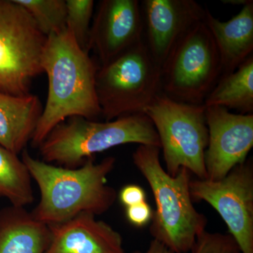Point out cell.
<instances>
[{"label": "cell", "instance_id": "obj_18", "mask_svg": "<svg viewBox=\"0 0 253 253\" xmlns=\"http://www.w3.org/2000/svg\"><path fill=\"white\" fill-rule=\"evenodd\" d=\"M31 176L18 155L0 145V197L13 206L23 207L34 201Z\"/></svg>", "mask_w": 253, "mask_h": 253}, {"label": "cell", "instance_id": "obj_15", "mask_svg": "<svg viewBox=\"0 0 253 253\" xmlns=\"http://www.w3.org/2000/svg\"><path fill=\"white\" fill-rule=\"evenodd\" d=\"M39 97L0 93V145L18 155L26 149L42 113Z\"/></svg>", "mask_w": 253, "mask_h": 253}, {"label": "cell", "instance_id": "obj_21", "mask_svg": "<svg viewBox=\"0 0 253 253\" xmlns=\"http://www.w3.org/2000/svg\"><path fill=\"white\" fill-rule=\"evenodd\" d=\"M191 253H242L230 234L204 231L197 238Z\"/></svg>", "mask_w": 253, "mask_h": 253}, {"label": "cell", "instance_id": "obj_19", "mask_svg": "<svg viewBox=\"0 0 253 253\" xmlns=\"http://www.w3.org/2000/svg\"><path fill=\"white\" fill-rule=\"evenodd\" d=\"M46 37L66 28V0H16Z\"/></svg>", "mask_w": 253, "mask_h": 253}, {"label": "cell", "instance_id": "obj_5", "mask_svg": "<svg viewBox=\"0 0 253 253\" xmlns=\"http://www.w3.org/2000/svg\"><path fill=\"white\" fill-rule=\"evenodd\" d=\"M96 91L105 121L144 113L162 92L161 67L144 40L106 64L96 75Z\"/></svg>", "mask_w": 253, "mask_h": 253}, {"label": "cell", "instance_id": "obj_24", "mask_svg": "<svg viewBox=\"0 0 253 253\" xmlns=\"http://www.w3.org/2000/svg\"><path fill=\"white\" fill-rule=\"evenodd\" d=\"M132 253H174L168 249L166 246L158 242L156 240L153 239L150 243L149 248L144 252L140 251H136Z\"/></svg>", "mask_w": 253, "mask_h": 253}, {"label": "cell", "instance_id": "obj_7", "mask_svg": "<svg viewBox=\"0 0 253 253\" xmlns=\"http://www.w3.org/2000/svg\"><path fill=\"white\" fill-rule=\"evenodd\" d=\"M221 75L217 46L204 19L181 38L161 67L162 92L179 102L204 105Z\"/></svg>", "mask_w": 253, "mask_h": 253}, {"label": "cell", "instance_id": "obj_14", "mask_svg": "<svg viewBox=\"0 0 253 253\" xmlns=\"http://www.w3.org/2000/svg\"><path fill=\"white\" fill-rule=\"evenodd\" d=\"M216 46L222 76L234 72L249 57L253 51V1L243 6L234 17L221 21L206 10L205 18Z\"/></svg>", "mask_w": 253, "mask_h": 253}, {"label": "cell", "instance_id": "obj_17", "mask_svg": "<svg viewBox=\"0 0 253 253\" xmlns=\"http://www.w3.org/2000/svg\"><path fill=\"white\" fill-rule=\"evenodd\" d=\"M204 106L236 110L240 114H253V56L234 72L220 78L205 99Z\"/></svg>", "mask_w": 253, "mask_h": 253}, {"label": "cell", "instance_id": "obj_13", "mask_svg": "<svg viewBox=\"0 0 253 253\" xmlns=\"http://www.w3.org/2000/svg\"><path fill=\"white\" fill-rule=\"evenodd\" d=\"M95 216L83 212L49 225L51 241L44 253H125L121 234Z\"/></svg>", "mask_w": 253, "mask_h": 253}, {"label": "cell", "instance_id": "obj_1", "mask_svg": "<svg viewBox=\"0 0 253 253\" xmlns=\"http://www.w3.org/2000/svg\"><path fill=\"white\" fill-rule=\"evenodd\" d=\"M41 65L48 78V94L32 137L34 147L68 118L81 116L96 121L101 116L96 91L99 66L67 28L46 37Z\"/></svg>", "mask_w": 253, "mask_h": 253}, {"label": "cell", "instance_id": "obj_2", "mask_svg": "<svg viewBox=\"0 0 253 253\" xmlns=\"http://www.w3.org/2000/svg\"><path fill=\"white\" fill-rule=\"evenodd\" d=\"M21 160L41 191L32 215L46 225L61 224L83 212L104 214L116 202L117 193L107 184L116 163L112 156L99 163L89 158L78 168L53 166L32 157L26 149Z\"/></svg>", "mask_w": 253, "mask_h": 253}, {"label": "cell", "instance_id": "obj_23", "mask_svg": "<svg viewBox=\"0 0 253 253\" xmlns=\"http://www.w3.org/2000/svg\"><path fill=\"white\" fill-rule=\"evenodd\" d=\"M121 204L126 208L146 202V193L143 188L136 184L124 186L119 194Z\"/></svg>", "mask_w": 253, "mask_h": 253}, {"label": "cell", "instance_id": "obj_3", "mask_svg": "<svg viewBox=\"0 0 253 253\" xmlns=\"http://www.w3.org/2000/svg\"><path fill=\"white\" fill-rule=\"evenodd\" d=\"M161 148L139 145L133 163L144 176L156 203L150 234L174 253H187L196 238L206 231L208 219L195 208L190 194L191 172L181 168L169 175L160 161Z\"/></svg>", "mask_w": 253, "mask_h": 253}, {"label": "cell", "instance_id": "obj_12", "mask_svg": "<svg viewBox=\"0 0 253 253\" xmlns=\"http://www.w3.org/2000/svg\"><path fill=\"white\" fill-rule=\"evenodd\" d=\"M141 9L144 41L161 67L181 38L205 19L207 10L194 0H144Z\"/></svg>", "mask_w": 253, "mask_h": 253}, {"label": "cell", "instance_id": "obj_11", "mask_svg": "<svg viewBox=\"0 0 253 253\" xmlns=\"http://www.w3.org/2000/svg\"><path fill=\"white\" fill-rule=\"evenodd\" d=\"M144 40L141 3L137 0H101L93 16L89 50L106 64Z\"/></svg>", "mask_w": 253, "mask_h": 253}, {"label": "cell", "instance_id": "obj_4", "mask_svg": "<svg viewBox=\"0 0 253 253\" xmlns=\"http://www.w3.org/2000/svg\"><path fill=\"white\" fill-rule=\"evenodd\" d=\"M127 144L161 148L154 124L144 113L104 122L69 118L55 126L38 148L44 162L78 168L98 153Z\"/></svg>", "mask_w": 253, "mask_h": 253}, {"label": "cell", "instance_id": "obj_25", "mask_svg": "<svg viewBox=\"0 0 253 253\" xmlns=\"http://www.w3.org/2000/svg\"><path fill=\"white\" fill-rule=\"evenodd\" d=\"M251 1V0H224V1H222V2L224 4L242 5L244 6V5L247 4Z\"/></svg>", "mask_w": 253, "mask_h": 253}, {"label": "cell", "instance_id": "obj_10", "mask_svg": "<svg viewBox=\"0 0 253 253\" xmlns=\"http://www.w3.org/2000/svg\"><path fill=\"white\" fill-rule=\"evenodd\" d=\"M205 108L209 134L204 156L206 179L220 180L247 160L253 146V114H235L217 106Z\"/></svg>", "mask_w": 253, "mask_h": 253}, {"label": "cell", "instance_id": "obj_6", "mask_svg": "<svg viewBox=\"0 0 253 253\" xmlns=\"http://www.w3.org/2000/svg\"><path fill=\"white\" fill-rule=\"evenodd\" d=\"M205 111L204 105L179 102L163 93L145 110L157 131L169 175L184 168L196 179H207L204 156L209 134Z\"/></svg>", "mask_w": 253, "mask_h": 253}, {"label": "cell", "instance_id": "obj_9", "mask_svg": "<svg viewBox=\"0 0 253 253\" xmlns=\"http://www.w3.org/2000/svg\"><path fill=\"white\" fill-rule=\"evenodd\" d=\"M193 201H204L225 222L242 253H253V163L252 158L233 168L217 181L191 179Z\"/></svg>", "mask_w": 253, "mask_h": 253}, {"label": "cell", "instance_id": "obj_20", "mask_svg": "<svg viewBox=\"0 0 253 253\" xmlns=\"http://www.w3.org/2000/svg\"><path fill=\"white\" fill-rule=\"evenodd\" d=\"M66 28L83 51L89 53V35L94 14L93 0H66Z\"/></svg>", "mask_w": 253, "mask_h": 253}, {"label": "cell", "instance_id": "obj_16", "mask_svg": "<svg viewBox=\"0 0 253 253\" xmlns=\"http://www.w3.org/2000/svg\"><path fill=\"white\" fill-rule=\"evenodd\" d=\"M50 241L49 226L24 208L11 206L0 212V253H44Z\"/></svg>", "mask_w": 253, "mask_h": 253}, {"label": "cell", "instance_id": "obj_22", "mask_svg": "<svg viewBox=\"0 0 253 253\" xmlns=\"http://www.w3.org/2000/svg\"><path fill=\"white\" fill-rule=\"evenodd\" d=\"M152 209L147 202L126 208V217L130 224L136 227H143L151 222L153 217Z\"/></svg>", "mask_w": 253, "mask_h": 253}, {"label": "cell", "instance_id": "obj_8", "mask_svg": "<svg viewBox=\"0 0 253 253\" xmlns=\"http://www.w3.org/2000/svg\"><path fill=\"white\" fill-rule=\"evenodd\" d=\"M46 37L16 0H0V93L30 94L32 82L43 73Z\"/></svg>", "mask_w": 253, "mask_h": 253}]
</instances>
